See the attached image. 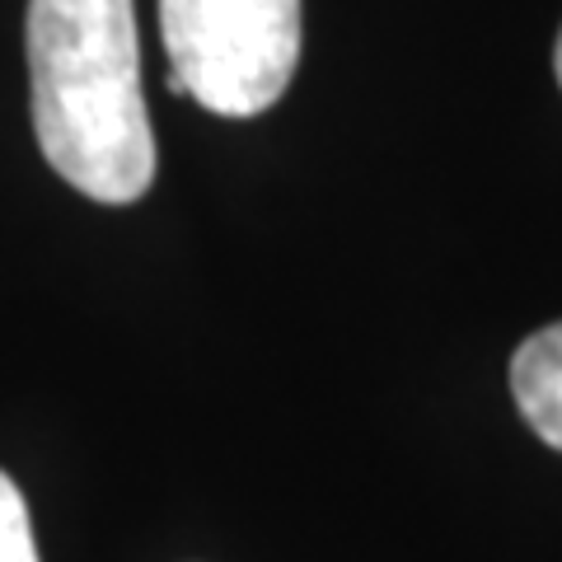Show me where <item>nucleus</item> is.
<instances>
[{
    "label": "nucleus",
    "mask_w": 562,
    "mask_h": 562,
    "mask_svg": "<svg viewBox=\"0 0 562 562\" xmlns=\"http://www.w3.org/2000/svg\"><path fill=\"white\" fill-rule=\"evenodd\" d=\"M33 132L47 165L94 202H136L155 183L132 0H29Z\"/></svg>",
    "instance_id": "1"
},
{
    "label": "nucleus",
    "mask_w": 562,
    "mask_h": 562,
    "mask_svg": "<svg viewBox=\"0 0 562 562\" xmlns=\"http://www.w3.org/2000/svg\"><path fill=\"white\" fill-rule=\"evenodd\" d=\"M169 94L206 113L258 117L301 61V0H160Z\"/></svg>",
    "instance_id": "2"
},
{
    "label": "nucleus",
    "mask_w": 562,
    "mask_h": 562,
    "mask_svg": "<svg viewBox=\"0 0 562 562\" xmlns=\"http://www.w3.org/2000/svg\"><path fill=\"white\" fill-rule=\"evenodd\" d=\"M512 394L539 441L562 450V324L539 328L516 347Z\"/></svg>",
    "instance_id": "3"
},
{
    "label": "nucleus",
    "mask_w": 562,
    "mask_h": 562,
    "mask_svg": "<svg viewBox=\"0 0 562 562\" xmlns=\"http://www.w3.org/2000/svg\"><path fill=\"white\" fill-rule=\"evenodd\" d=\"M0 562H38L29 506H24L20 487H14L5 473H0Z\"/></svg>",
    "instance_id": "4"
},
{
    "label": "nucleus",
    "mask_w": 562,
    "mask_h": 562,
    "mask_svg": "<svg viewBox=\"0 0 562 562\" xmlns=\"http://www.w3.org/2000/svg\"><path fill=\"white\" fill-rule=\"evenodd\" d=\"M553 70H558V85H562V33H558V47H553Z\"/></svg>",
    "instance_id": "5"
}]
</instances>
